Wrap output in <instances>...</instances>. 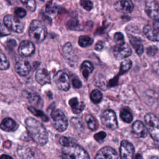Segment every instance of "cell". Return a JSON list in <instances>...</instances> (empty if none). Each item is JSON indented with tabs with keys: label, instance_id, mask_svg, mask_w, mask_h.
<instances>
[{
	"label": "cell",
	"instance_id": "6da1fadb",
	"mask_svg": "<svg viewBox=\"0 0 159 159\" xmlns=\"http://www.w3.org/2000/svg\"><path fill=\"white\" fill-rule=\"evenodd\" d=\"M25 124L30 137L34 142L40 145H44L47 143L48 133L41 122L29 117L25 120Z\"/></svg>",
	"mask_w": 159,
	"mask_h": 159
},
{
	"label": "cell",
	"instance_id": "7a4b0ae2",
	"mask_svg": "<svg viewBox=\"0 0 159 159\" xmlns=\"http://www.w3.org/2000/svg\"><path fill=\"white\" fill-rule=\"evenodd\" d=\"M29 34L32 42L40 43L46 38L47 29L42 22L39 20H34L30 24Z\"/></svg>",
	"mask_w": 159,
	"mask_h": 159
},
{
	"label": "cell",
	"instance_id": "3957f363",
	"mask_svg": "<svg viewBox=\"0 0 159 159\" xmlns=\"http://www.w3.org/2000/svg\"><path fill=\"white\" fill-rule=\"evenodd\" d=\"M61 157L64 158L72 159H84L89 158L88 152L81 146L75 143L63 147Z\"/></svg>",
	"mask_w": 159,
	"mask_h": 159
},
{
	"label": "cell",
	"instance_id": "277c9868",
	"mask_svg": "<svg viewBox=\"0 0 159 159\" xmlns=\"http://www.w3.org/2000/svg\"><path fill=\"white\" fill-rule=\"evenodd\" d=\"M146 127L151 137L159 142V119L152 113H147L145 116Z\"/></svg>",
	"mask_w": 159,
	"mask_h": 159
},
{
	"label": "cell",
	"instance_id": "5b68a950",
	"mask_svg": "<svg viewBox=\"0 0 159 159\" xmlns=\"http://www.w3.org/2000/svg\"><path fill=\"white\" fill-rule=\"evenodd\" d=\"M52 122L55 128L59 132H62L66 130L68 122L64 113L60 109H54L51 113Z\"/></svg>",
	"mask_w": 159,
	"mask_h": 159
},
{
	"label": "cell",
	"instance_id": "8992f818",
	"mask_svg": "<svg viewBox=\"0 0 159 159\" xmlns=\"http://www.w3.org/2000/svg\"><path fill=\"white\" fill-rule=\"evenodd\" d=\"M143 32L147 38L153 42H159V20H153L145 25Z\"/></svg>",
	"mask_w": 159,
	"mask_h": 159
},
{
	"label": "cell",
	"instance_id": "52a82bcc",
	"mask_svg": "<svg viewBox=\"0 0 159 159\" xmlns=\"http://www.w3.org/2000/svg\"><path fill=\"white\" fill-rule=\"evenodd\" d=\"M101 120L106 128L114 130L117 127V120L115 112L111 109L103 111L101 115Z\"/></svg>",
	"mask_w": 159,
	"mask_h": 159
},
{
	"label": "cell",
	"instance_id": "ba28073f",
	"mask_svg": "<svg viewBox=\"0 0 159 159\" xmlns=\"http://www.w3.org/2000/svg\"><path fill=\"white\" fill-rule=\"evenodd\" d=\"M3 22L5 26L13 32L22 33L24 29V24L12 15L5 16Z\"/></svg>",
	"mask_w": 159,
	"mask_h": 159
},
{
	"label": "cell",
	"instance_id": "9c48e42d",
	"mask_svg": "<svg viewBox=\"0 0 159 159\" xmlns=\"http://www.w3.org/2000/svg\"><path fill=\"white\" fill-rule=\"evenodd\" d=\"M58 88L62 91H68L70 88V79L67 73L63 70L58 71L53 78Z\"/></svg>",
	"mask_w": 159,
	"mask_h": 159
},
{
	"label": "cell",
	"instance_id": "30bf717a",
	"mask_svg": "<svg viewBox=\"0 0 159 159\" xmlns=\"http://www.w3.org/2000/svg\"><path fill=\"white\" fill-rule=\"evenodd\" d=\"M113 53L116 59L121 60L129 57L132 53V50L127 43L122 42L117 43L114 47Z\"/></svg>",
	"mask_w": 159,
	"mask_h": 159
},
{
	"label": "cell",
	"instance_id": "8fae6325",
	"mask_svg": "<svg viewBox=\"0 0 159 159\" xmlns=\"http://www.w3.org/2000/svg\"><path fill=\"white\" fill-rule=\"evenodd\" d=\"M63 53L69 65L72 67H76L78 61V58L75 53L71 44L70 42L66 43L63 46Z\"/></svg>",
	"mask_w": 159,
	"mask_h": 159
},
{
	"label": "cell",
	"instance_id": "7c38bea8",
	"mask_svg": "<svg viewBox=\"0 0 159 159\" xmlns=\"http://www.w3.org/2000/svg\"><path fill=\"white\" fill-rule=\"evenodd\" d=\"M135 148L134 145L127 140H124L120 143V155L121 158L130 159L134 158Z\"/></svg>",
	"mask_w": 159,
	"mask_h": 159
},
{
	"label": "cell",
	"instance_id": "4fadbf2b",
	"mask_svg": "<svg viewBox=\"0 0 159 159\" xmlns=\"http://www.w3.org/2000/svg\"><path fill=\"white\" fill-rule=\"evenodd\" d=\"M145 11L153 20H159V4L154 0H149L145 3Z\"/></svg>",
	"mask_w": 159,
	"mask_h": 159
},
{
	"label": "cell",
	"instance_id": "5bb4252c",
	"mask_svg": "<svg viewBox=\"0 0 159 159\" xmlns=\"http://www.w3.org/2000/svg\"><path fill=\"white\" fill-rule=\"evenodd\" d=\"M35 52V46L32 42L23 40L20 42L18 48L19 53L23 57H29Z\"/></svg>",
	"mask_w": 159,
	"mask_h": 159
},
{
	"label": "cell",
	"instance_id": "9a60e30c",
	"mask_svg": "<svg viewBox=\"0 0 159 159\" xmlns=\"http://www.w3.org/2000/svg\"><path fill=\"white\" fill-rule=\"evenodd\" d=\"M144 124L140 120L134 122L132 127V132L134 135L137 138H145L147 135V131Z\"/></svg>",
	"mask_w": 159,
	"mask_h": 159
},
{
	"label": "cell",
	"instance_id": "2e32d148",
	"mask_svg": "<svg viewBox=\"0 0 159 159\" xmlns=\"http://www.w3.org/2000/svg\"><path fill=\"white\" fill-rule=\"evenodd\" d=\"M15 70L20 76H26L30 71V65L27 60L19 59L15 63Z\"/></svg>",
	"mask_w": 159,
	"mask_h": 159
},
{
	"label": "cell",
	"instance_id": "e0dca14e",
	"mask_svg": "<svg viewBox=\"0 0 159 159\" xmlns=\"http://www.w3.org/2000/svg\"><path fill=\"white\" fill-rule=\"evenodd\" d=\"M96 158H104V159H114L118 158L117 152L110 147H105L101 148L96 154Z\"/></svg>",
	"mask_w": 159,
	"mask_h": 159
},
{
	"label": "cell",
	"instance_id": "ac0fdd59",
	"mask_svg": "<svg viewBox=\"0 0 159 159\" xmlns=\"http://www.w3.org/2000/svg\"><path fill=\"white\" fill-rule=\"evenodd\" d=\"M114 8L119 12H131L134 6L131 0H119L114 4Z\"/></svg>",
	"mask_w": 159,
	"mask_h": 159
},
{
	"label": "cell",
	"instance_id": "d6986e66",
	"mask_svg": "<svg viewBox=\"0 0 159 159\" xmlns=\"http://www.w3.org/2000/svg\"><path fill=\"white\" fill-rule=\"evenodd\" d=\"M37 81L41 85H44L50 83V76L48 71L45 68L38 70L35 74Z\"/></svg>",
	"mask_w": 159,
	"mask_h": 159
},
{
	"label": "cell",
	"instance_id": "ffe728a7",
	"mask_svg": "<svg viewBox=\"0 0 159 159\" xmlns=\"http://www.w3.org/2000/svg\"><path fill=\"white\" fill-rule=\"evenodd\" d=\"M69 105L70 106L73 112L75 114L81 113L85 107V104L83 102H79L77 98H73L69 101Z\"/></svg>",
	"mask_w": 159,
	"mask_h": 159
},
{
	"label": "cell",
	"instance_id": "44dd1931",
	"mask_svg": "<svg viewBox=\"0 0 159 159\" xmlns=\"http://www.w3.org/2000/svg\"><path fill=\"white\" fill-rule=\"evenodd\" d=\"M17 126V124L15 120L9 117L4 119L1 123V129L6 132H10L16 130Z\"/></svg>",
	"mask_w": 159,
	"mask_h": 159
},
{
	"label": "cell",
	"instance_id": "7402d4cb",
	"mask_svg": "<svg viewBox=\"0 0 159 159\" xmlns=\"http://www.w3.org/2000/svg\"><path fill=\"white\" fill-rule=\"evenodd\" d=\"M130 43L139 55H141L143 53V45L140 39L136 37L131 36L130 37Z\"/></svg>",
	"mask_w": 159,
	"mask_h": 159
},
{
	"label": "cell",
	"instance_id": "603a6c76",
	"mask_svg": "<svg viewBox=\"0 0 159 159\" xmlns=\"http://www.w3.org/2000/svg\"><path fill=\"white\" fill-rule=\"evenodd\" d=\"M94 70L93 65L89 61H84L81 65V72L83 78L86 80L88 78L89 74H91Z\"/></svg>",
	"mask_w": 159,
	"mask_h": 159
},
{
	"label": "cell",
	"instance_id": "cb8c5ba5",
	"mask_svg": "<svg viewBox=\"0 0 159 159\" xmlns=\"http://www.w3.org/2000/svg\"><path fill=\"white\" fill-rule=\"evenodd\" d=\"M18 155L20 157L23 158H34L33 151L26 147H20L17 150Z\"/></svg>",
	"mask_w": 159,
	"mask_h": 159
},
{
	"label": "cell",
	"instance_id": "d4e9b609",
	"mask_svg": "<svg viewBox=\"0 0 159 159\" xmlns=\"http://www.w3.org/2000/svg\"><path fill=\"white\" fill-rule=\"evenodd\" d=\"M29 102L35 107H42V101L41 98L36 93H29L28 94Z\"/></svg>",
	"mask_w": 159,
	"mask_h": 159
},
{
	"label": "cell",
	"instance_id": "484cf974",
	"mask_svg": "<svg viewBox=\"0 0 159 159\" xmlns=\"http://www.w3.org/2000/svg\"><path fill=\"white\" fill-rule=\"evenodd\" d=\"M120 117L123 121L127 123H130L133 119V116L131 112L125 108L121 109L120 112Z\"/></svg>",
	"mask_w": 159,
	"mask_h": 159
},
{
	"label": "cell",
	"instance_id": "4316f807",
	"mask_svg": "<svg viewBox=\"0 0 159 159\" xmlns=\"http://www.w3.org/2000/svg\"><path fill=\"white\" fill-rule=\"evenodd\" d=\"M85 120L88 124V126L89 129L91 130L94 131L98 129V123L94 119V117L91 115V114H88L85 117Z\"/></svg>",
	"mask_w": 159,
	"mask_h": 159
},
{
	"label": "cell",
	"instance_id": "83f0119b",
	"mask_svg": "<svg viewBox=\"0 0 159 159\" xmlns=\"http://www.w3.org/2000/svg\"><path fill=\"white\" fill-rule=\"evenodd\" d=\"M93 43V40L89 36L81 35L78 39L79 45L81 47H87Z\"/></svg>",
	"mask_w": 159,
	"mask_h": 159
},
{
	"label": "cell",
	"instance_id": "f1b7e54d",
	"mask_svg": "<svg viewBox=\"0 0 159 159\" xmlns=\"http://www.w3.org/2000/svg\"><path fill=\"white\" fill-rule=\"evenodd\" d=\"M28 109L30 112H31L35 116L40 117L43 121L47 122L48 120V118L47 117V116H46L42 111L37 109L35 107H34L33 106H29Z\"/></svg>",
	"mask_w": 159,
	"mask_h": 159
},
{
	"label": "cell",
	"instance_id": "f546056e",
	"mask_svg": "<svg viewBox=\"0 0 159 159\" xmlns=\"http://www.w3.org/2000/svg\"><path fill=\"white\" fill-rule=\"evenodd\" d=\"M71 122L73 124V127L78 131L82 132L84 129V124L82 120L78 117H72L71 119Z\"/></svg>",
	"mask_w": 159,
	"mask_h": 159
},
{
	"label": "cell",
	"instance_id": "4dcf8cb0",
	"mask_svg": "<svg viewBox=\"0 0 159 159\" xmlns=\"http://www.w3.org/2000/svg\"><path fill=\"white\" fill-rule=\"evenodd\" d=\"M102 98V94L101 92L98 89L93 90L90 94V98L91 101L96 104H98L101 102Z\"/></svg>",
	"mask_w": 159,
	"mask_h": 159
},
{
	"label": "cell",
	"instance_id": "1f68e13d",
	"mask_svg": "<svg viewBox=\"0 0 159 159\" xmlns=\"http://www.w3.org/2000/svg\"><path fill=\"white\" fill-rule=\"evenodd\" d=\"M22 2L29 11L34 12L36 9V2L35 0H19Z\"/></svg>",
	"mask_w": 159,
	"mask_h": 159
},
{
	"label": "cell",
	"instance_id": "d6a6232c",
	"mask_svg": "<svg viewBox=\"0 0 159 159\" xmlns=\"http://www.w3.org/2000/svg\"><path fill=\"white\" fill-rule=\"evenodd\" d=\"M132 61L130 60H124L120 63V73H124L128 71L132 67Z\"/></svg>",
	"mask_w": 159,
	"mask_h": 159
},
{
	"label": "cell",
	"instance_id": "836d02e7",
	"mask_svg": "<svg viewBox=\"0 0 159 159\" xmlns=\"http://www.w3.org/2000/svg\"><path fill=\"white\" fill-rule=\"evenodd\" d=\"M9 67V61L2 52H1V65L0 68L2 70H7Z\"/></svg>",
	"mask_w": 159,
	"mask_h": 159
},
{
	"label": "cell",
	"instance_id": "e575fe53",
	"mask_svg": "<svg viewBox=\"0 0 159 159\" xmlns=\"http://www.w3.org/2000/svg\"><path fill=\"white\" fill-rule=\"evenodd\" d=\"M80 5L86 11H91L93 7V4L91 0H80Z\"/></svg>",
	"mask_w": 159,
	"mask_h": 159
},
{
	"label": "cell",
	"instance_id": "d590c367",
	"mask_svg": "<svg viewBox=\"0 0 159 159\" xmlns=\"http://www.w3.org/2000/svg\"><path fill=\"white\" fill-rule=\"evenodd\" d=\"M57 9H58V7L56 4H53L52 2H49L46 6L45 11L48 14H54L57 12Z\"/></svg>",
	"mask_w": 159,
	"mask_h": 159
},
{
	"label": "cell",
	"instance_id": "8d00e7d4",
	"mask_svg": "<svg viewBox=\"0 0 159 159\" xmlns=\"http://www.w3.org/2000/svg\"><path fill=\"white\" fill-rule=\"evenodd\" d=\"M106 137V133L104 131H101L96 133L94 135V138L99 143H102L104 142L105 138Z\"/></svg>",
	"mask_w": 159,
	"mask_h": 159
},
{
	"label": "cell",
	"instance_id": "74e56055",
	"mask_svg": "<svg viewBox=\"0 0 159 159\" xmlns=\"http://www.w3.org/2000/svg\"><path fill=\"white\" fill-rule=\"evenodd\" d=\"M60 143L63 146V147H65V146H68L70 145L72 143H74V142L73 141V140L69 137H61L60 139Z\"/></svg>",
	"mask_w": 159,
	"mask_h": 159
},
{
	"label": "cell",
	"instance_id": "f35d334b",
	"mask_svg": "<svg viewBox=\"0 0 159 159\" xmlns=\"http://www.w3.org/2000/svg\"><path fill=\"white\" fill-rule=\"evenodd\" d=\"M14 14L17 17L23 18L26 16V11L22 7H17L14 10Z\"/></svg>",
	"mask_w": 159,
	"mask_h": 159
},
{
	"label": "cell",
	"instance_id": "ab89813d",
	"mask_svg": "<svg viewBox=\"0 0 159 159\" xmlns=\"http://www.w3.org/2000/svg\"><path fill=\"white\" fill-rule=\"evenodd\" d=\"M157 51L158 48L155 45L150 46L147 48V53L150 57H153L157 53Z\"/></svg>",
	"mask_w": 159,
	"mask_h": 159
},
{
	"label": "cell",
	"instance_id": "60d3db41",
	"mask_svg": "<svg viewBox=\"0 0 159 159\" xmlns=\"http://www.w3.org/2000/svg\"><path fill=\"white\" fill-rule=\"evenodd\" d=\"M114 39L117 43H120L124 42V37L122 33L120 32H116L114 35Z\"/></svg>",
	"mask_w": 159,
	"mask_h": 159
},
{
	"label": "cell",
	"instance_id": "b9f144b4",
	"mask_svg": "<svg viewBox=\"0 0 159 159\" xmlns=\"http://www.w3.org/2000/svg\"><path fill=\"white\" fill-rule=\"evenodd\" d=\"M72 84H73V87L76 89H79L82 86L81 81L76 77L73 78L72 79Z\"/></svg>",
	"mask_w": 159,
	"mask_h": 159
},
{
	"label": "cell",
	"instance_id": "7bdbcfd3",
	"mask_svg": "<svg viewBox=\"0 0 159 159\" xmlns=\"http://www.w3.org/2000/svg\"><path fill=\"white\" fill-rule=\"evenodd\" d=\"M153 71L158 75H159V61L154 62L152 65Z\"/></svg>",
	"mask_w": 159,
	"mask_h": 159
},
{
	"label": "cell",
	"instance_id": "ee69618b",
	"mask_svg": "<svg viewBox=\"0 0 159 159\" xmlns=\"http://www.w3.org/2000/svg\"><path fill=\"white\" fill-rule=\"evenodd\" d=\"M6 45L9 48H14L16 46V42L14 39H10L6 42Z\"/></svg>",
	"mask_w": 159,
	"mask_h": 159
},
{
	"label": "cell",
	"instance_id": "f6af8a7d",
	"mask_svg": "<svg viewBox=\"0 0 159 159\" xmlns=\"http://www.w3.org/2000/svg\"><path fill=\"white\" fill-rule=\"evenodd\" d=\"M103 48V43L102 42H98L95 45V50L97 51H101Z\"/></svg>",
	"mask_w": 159,
	"mask_h": 159
},
{
	"label": "cell",
	"instance_id": "bcb514c9",
	"mask_svg": "<svg viewBox=\"0 0 159 159\" xmlns=\"http://www.w3.org/2000/svg\"><path fill=\"white\" fill-rule=\"evenodd\" d=\"M1 158H2V159H6V158H7V159H12V157H10L9 155H2L1 156Z\"/></svg>",
	"mask_w": 159,
	"mask_h": 159
},
{
	"label": "cell",
	"instance_id": "7dc6e473",
	"mask_svg": "<svg viewBox=\"0 0 159 159\" xmlns=\"http://www.w3.org/2000/svg\"><path fill=\"white\" fill-rule=\"evenodd\" d=\"M135 158H142V157L141 155H140L139 154H137V155H135Z\"/></svg>",
	"mask_w": 159,
	"mask_h": 159
},
{
	"label": "cell",
	"instance_id": "c3c4849f",
	"mask_svg": "<svg viewBox=\"0 0 159 159\" xmlns=\"http://www.w3.org/2000/svg\"><path fill=\"white\" fill-rule=\"evenodd\" d=\"M41 1H45V0H41Z\"/></svg>",
	"mask_w": 159,
	"mask_h": 159
}]
</instances>
